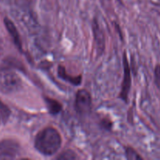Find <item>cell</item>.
<instances>
[{
    "instance_id": "6da1fadb",
    "label": "cell",
    "mask_w": 160,
    "mask_h": 160,
    "mask_svg": "<svg viewBox=\"0 0 160 160\" xmlns=\"http://www.w3.org/2000/svg\"><path fill=\"white\" fill-rule=\"evenodd\" d=\"M62 145V139L57 130L46 128L37 134L34 142L36 149L45 156H52L58 152Z\"/></svg>"
},
{
    "instance_id": "7a4b0ae2",
    "label": "cell",
    "mask_w": 160,
    "mask_h": 160,
    "mask_svg": "<svg viewBox=\"0 0 160 160\" xmlns=\"http://www.w3.org/2000/svg\"><path fill=\"white\" fill-rule=\"evenodd\" d=\"M22 87L20 77L10 67L0 68V91L4 94H12Z\"/></svg>"
},
{
    "instance_id": "3957f363",
    "label": "cell",
    "mask_w": 160,
    "mask_h": 160,
    "mask_svg": "<svg viewBox=\"0 0 160 160\" xmlns=\"http://www.w3.org/2000/svg\"><path fill=\"white\" fill-rule=\"evenodd\" d=\"M20 145L12 140L0 142V159H13L20 154Z\"/></svg>"
},
{
    "instance_id": "277c9868",
    "label": "cell",
    "mask_w": 160,
    "mask_h": 160,
    "mask_svg": "<svg viewBox=\"0 0 160 160\" xmlns=\"http://www.w3.org/2000/svg\"><path fill=\"white\" fill-rule=\"evenodd\" d=\"M123 80L122 83V89L120 92V98L123 101H128V95H129L130 89H131V69H130L129 63L128 62V58H127L126 53H123Z\"/></svg>"
},
{
    "instance_id": "5b68a950",
    "label": "cell",
    "mask_w": 160,
    "mask_h": 160,
    "mask_svg": "<svg viewBox=\"0 0 160 160\" xmlns=\"http://www.w3.org/2000/svg\"><path fill=\"white\" fill-rule=\"evenodd\" d=\"M92 97L88 91L82 89L78 91L76 95V108L81 113H86L92 107Z\"/></svg>"
},
{
    "instance_id": "8992f818",
    "label": "cell",
    "mask_w": 160,
    "mask_h": 160,
    "mask_svg": "<svg viewBox=\"0 0 160 160\" xmlns=\"http://www.w3.org/2000/svg\"><path fill=\"white\" fill-rule=\"evenodd\" d=\"M4 23H5V26H6V28H7L8 32L10 34L11 37H12L15 45H17V47L19 48V50L21 51L22 43H21V40H20V34H19L17 28L15 27L14 23L8 18L4 19Z\"/></svg>"
},
{
    "instance_id": "52a82bcc",
    "label": "cell",
    "mask_w": 160,
    "mask_h": 160,
    "mask_svg": "<svg viewBox=\"0 0 160 160\" xmlns=\"http://www.w3.org/2000/svg\"><path fill=\"white\" fill-rule=\"evenodd\" d=\"M58 75L62 80L68 81L69 83L73 84V85H79L81 83V76L72 77L67 74L65 68L62 66H59V67H58Z\"/></svg>"
},
{
    "instance_id": "ba28073f",
    "label": "cell",
    "mask_w": 160,
    "mask_h": 160,
    "mask_svg": "<svg viewBox=\"0 0 160 160\" xmlns=\"http://www.w3.org/2000/svg\"><path fill=\"white\" fill-rule=\"evenodd\" d=\"M45 103H46L47 107H48V111L52 115H56V114L59 113L61 111V109H62V105L59 102L56 101V100L46 97L45 98Z\"/></svg>"
},
{
    "instance_id": "9c48e42d",
    "label": "cell",
    "mask_w": 160,
    "mask_h": 160,
    "mask_svg": "<svg viewBox=\"0 0 160 160\" xmlns=\"http://www.w3.org/2000/svg\"><path fill=\"white\" fill-rule=\"evenodd\" d=\"M10 116V110L9 108L0 100V125L6 123Z\"/></svg>"
},
{
    "instance_id": "30bf717a",
    "label": "cell",
    "mask_w": 160,
    "mask_h": 160,
    "mask_svg": "<svg viewBox=\"0 0 160 160\" xmlns=\"http://www.w3.org/2000/svg\"><path fill=\"white\" fill-rule=\"evenodd\" d=\"M126 156L128 159H142V158L139 156L135 150L132 148H128L126 149Z\"/></svg>"
},
{
    "instance_id": "8fae6325",
    "label": "cell",
    "mask_w": 160,
    "mask_h": 160,
    "mask_svg": "<svg viewBox=\"0 0 160 160\" xmlns=\"http://www.w3.org/2000/svg\"><path fill=\"white\" fill-rule=\"evenodd\" d=\"M58 159H77L76 154H75L73 152L70 151V150H68V151L64 152L62 154H61L60 156L57 157Z\"/></svg>"
},
{
    "instance_id": "7c38bea8",
    "label": "cell",
    "mask_w": 160,
    "mask_h": 160,
    "mask_svg": "<svg viewBox=\"0 0 160 160\" xmlns=\"http://www.w3.org/2000/svg\"><path fill=\"white\" fill-rule=\"evenodd\" d=\"M155 78L156 84L160 87V65H157L155 68Z\"/></svg>"
}]
</instances>
